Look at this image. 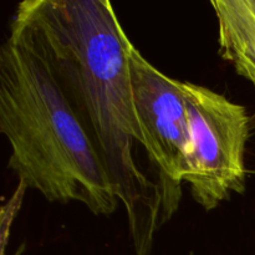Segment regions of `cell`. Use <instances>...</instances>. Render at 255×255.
Returning a JSON list of instances; mask_svg holds the SVG:
<instances>
[{"mask_svg": "<svg viewBox=\"0 0 255 255\" xmlns=\"http://www.w3.org/2000/svg\"><path fill=\"white\" fill-rule=\"evenodd\" d=\"M10 29L45 59L96 147L125 207L136 255H148L161 228L158 189L139 168L142 144L132 94L128 49L107 0H26Z\"/></svg>", "mask_w": 255, "mask_h": 255, "instance_id": "obj_1", "label": "cell"}, {"mask_svg": "<svg viewBox=\"0 0 255 255\" xmlns=\"http://www.w3.org/2000/svg\"><path fill=\"white\" fill-rule=\"evenodd\" d=\"M0 132L10 144L7 167L27 189L95 216L116 212L111 178L51 67L12 29L0 47Z\"/></svg>", "mask_w": 255, "mask_h": 255, "instance_id": "obj_2", "label": "cell"}, {"mask_svg": "<svg viewBox=\"0 0 255 255\" xmlns=\"http://www.w3.org/2000/svg\"><path fill=\"white\" fill-rule=\"evenodd\" d=\"M183 94L192 137L184 182L194 202L211 212L246 191L249 117L246 107L208 87L183 81Z\"/></svg>", "mask_w": 255, "mask_h": 255, "instance_id": "obj_3", "label": "cell"}, {"mask_svg": "<svg viewBox=\"0 0 255 255\" xmlns=\"http://www.w3.org/2000/svg\"><path fill=\"white\" fill-rule=\"evenodd\" d=\"M132 94L142 144L157 172L162 224L178 211L188 169L192 137L183 82L151 64L131 42L128 49Z\"/></svg>", "mask_w": 255, "mask_h": 255, "instance_id": "obj_4", "label": "cell"}, {"mask_svg": "<svg viewBox=\"0 0 255 255\" xmlns=\"http://www.w3.org/2000/svg\"><path fill=\"white\" fill-rule=\"evenodd\" d=\"M218 22L222 59L255 85V0L211 1Z\"/></svg>", "mask_w": 255, "mask_h": 255, "instance_id": "obj_5", "label": "cell"}, {"mask_svg": "<svg viewBox=\"0 0 255 255\" xmlns=\"http://www.w3.org/2000/svg\"><path fill=\"white\" fill-rule=\"evenodd\" d=\"M26 184L24 182L19 181V184H17L12 197L1 208V236H0V241H1V247H0L1 255H5L7 238H9L10 234V227H11L15 216H16L20 207H21L22 198H24V194L26 192Z\"/></svg>", "mask_w": 255, "mask_h": 255, "instance_id": "obj_6", "label": "cell"}, {"mask_svg": "<svg viewBox=\"0 0 255 255\" xmlns=\"http://www.w3.org/2000/svg\"><path fill=\"white\" fill-rule=\"evenodd\" d=\"M24 249H25V246L22 244V246H20L19 248L16 249V252H15L14 255H22V254H24Z\"/></svg>", "mask_w": 255, "mask_h": 255, "instance_id": "obj_7", "label": "cell"}]
</instances>
